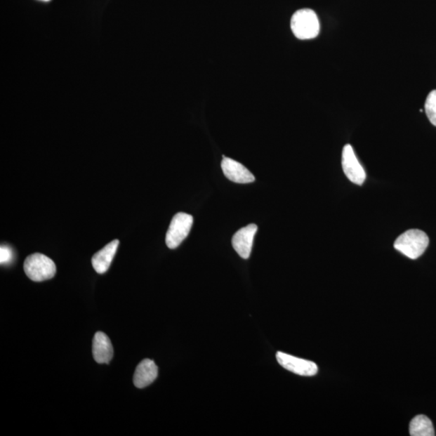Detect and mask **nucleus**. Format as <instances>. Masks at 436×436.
I'll use <instances>...</instances> for the list:
<instances>
[{"mask_svg": "<svg viewBox=\"0 0 436 436\" xmlns=\"http://www.w3.org/2000/svg\"><path fill=\"white\" fill-rule=\"evenodd\" d=\"M410 435L411 436H434L435 430L432 421L423 414L414 418L410 424Z\"/></svg>", "mask_w": 436, "mask_h": 436, "instance_id": "12", "label": "nucleus"}, {"mask_svg": "<svg viewBox=\"0 0 436 436\" xmlns=\"http://www.w3.org/2000/svg\"><path fill=\"white\" fill-rule=\"evenodd\" d=\"M223 173L228 180L238 183V184H249L254 182L256 178L251 172L239 161L223 156L222 161Z\"/></svg>", "mask_w": 436, "mask_h": 436, "instance_id": "7", "label": "nucleus"}, {"mask_svg": "<svg viewBox=\"0 0 436 436\" xmlns=\"http://www.w3.org/2000/svg\"><path fill=\"white\" fill-rule=\"evenodd\" d=\"M342 166L348 179L357 185H362L366 179L365 171L355 155L351 145L343 147Z\"/></svg>", "mask_w": 436, "mask_h": 436, "instance_id": "5", "label": "nucleus"}, {"mask_svg": "<svg viewBox=\"0 0 436 436\" xmlns=\"http://www.w3.org/2000/svg\"><path fill=\"white\" fill-rule=\"evenodd\" d=\"M14 258L13 251L10 246L2 245L0 249V263L2 265H7L12 263Z\"/></svg>", "mask_w": 436, "mask_h": 436, "instance_id": "14", "label": "nucleus"}, {"mask_svg": "<svg viewBox=\"0 0 436 436\" xmlns=\"http://www.w3.org/2000/svg\"><path fill=\"white\" fill-rule=\"evenodd\" d=\"M425 111L430 122L436 126V90L430 91L428 95L425 102Z\"/></svg>", "mask_w": 436, "mask_h": 436, "instance_id": "13", "label": "nucleus"}, {"mask_svg": "<svg viewBox=\"0 0 436 436\" xmlns=\"http://www.w3.org/2000/svg\"><path fill=\"white\" fill-rule=\"evenodd\" d=\"M257 225L251 224L237 231L232 239L234 249L242 258H249L251 256L253 240L257 232Z\"/></svg>", "mask_w": 436, "mask_h": 436, "instance_id": "8", "label": "nucleus"}, {"mask_svg": "<svg viewBox=\"0 0 436 436\" xmlns=\"http://www.w3.org/2000/svg\"><path fill=\"white\" fill-rule=\"evenodd\" d=\"M41 1L48 2L51 1V0H41Z\"/></svg>", "mask_w": 436, "mask_h": 436, "instance_id": "15", "label": "nucleus"}, {"mask_svg": "<svg viewBox=\"0 0 436 436\" xmlns=\"http://www.w3.org/2000/svg\"><path fill=\"white\" fill-rule=\"evenodd\" d=\"M157 365L152 359H145L138 365L134 373L133 383L139 389L152 384L158 376Z\"/></svg>", "mask_w": 436, "mask_h": 436, "instance_id": "9", "label": "nucleus"}, {"mask_svg": "<svg viewBox=\"0 0 436 436\" xmlns=\"http://www.w3.org/2000/svg\"><path fill=\"white\" fill-rule=\"evenodd\" d=\"M193 223L192 215L179 213L172 218L166 235V244L170 249H176L181 244L188 234Z\"/></svg>", "mask_w": 436, "mask_h": 436, "instance_id": "4", "label": "nucleus"}, {"mask_svg": "<svg viewBox=\"0 0 436 436\" xmlns=\"http://www.w3.org/2000/svg\"><path fill=\"white\" fill-rule=\"evenodd\" d=\"M291 29L300 40L314 39L319 34V20L313 10L300 9L291 19Z\"/></svg>", "mask_w": 436, "mask_h": 436, "instance_id": "1", "label": "nucleus"}, {"mask_svg": "<svg viewBox=\"0 0 436 436\" xmlns=\"http://www.w3.org/2000/svg\"><path fill=\"white\" fill-rule=\"evenodd\" d=\"M277 362L282 367L292 373L304 376H312L317 374V366L315 362L304 359L293 357V355L278 352Z\"/></svg>", "mask_w": 436, "mask_h": 436, "instance_id": "6", "label": "nucleus"}, {"mask_svg": "<svg viewBox=\"0 0 436 436\" xmlns=\"http://www.w3.org/2000/svg\"><path fill=\"white\" fill-rule=\"evenodd\" d=\"M24 269L32 282H41L55 276L56 265L51 258L36 253L26 258Z\"/></svg>", "mask_w": 436, "mask_h": 436, "instance_id": "3", "label": "nucleus"}, {"mask_svg": "<svg viewBox=\"0 0 436 436\" xmlns=\"http://www.w3.org/2000/svg\"><path fill=\"white\" fill-rule=\"evenodd\" d=\"M93 353L98 364H109L113 357V348L109 337L103 332H96L93 338Z\"/></svg>", "mask_w": 436, "mask_h": 436, "instance_id": "10", "label": "nucleus"}, {"mask_svg": "<svg viewBox=\"0 0 436 436\" xmlns=\"http://www.w3.org/2000/svg\"><path fill=\"white\" fill-rule=\"evenodd\" d=\"M428 236L419 230H410L401 234L395 242V249L404 256L416 260L428 249Z\"/></svg>", "mask_w": 436, "mask_h": 436, "instance_id": "2", "label": "nucleus"}, {"mask_svg": "<svg viewBox=\"0 0 436 436\" xmlns=\"http://www.w3.org/2000/svg\"><path fill=\"white\" fill-rule=\"evenodd\" d=\"M119 244V240H113L110 244H107L103 249L95 253L91 263H93V266L97 273L104 274L109 270Z\"/></svg>", "mask_w": 436, "mask_h": 436, "instance_id": "11", "label": "nucleus"}]
</instances>
